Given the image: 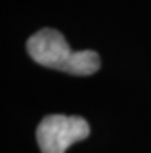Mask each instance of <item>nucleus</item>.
I'll list each match as a JSON object with an SVG mask.
<instances>
[{
    "label": "nucleus",
    "instance_id": "1",
    "mask_svg": "<svg viewBox=\"0 0 151 153\" xmlns=\"http://www.w3.org/2000/svg\"><path fill=\"white\" fill-rule=\"evenodd\" d=\"M26 50L37 64L69 74L88 76L100 68V57L96 51H73L66 39L56 30L43 28L32 34Z\"/></svg>",
    "mask_w": 151,
    "mask_h": 153
},
{
    "label": "nucleus",
    "instance_id": "2",
    "mask_svg": "<svg viewBox=\"0 0 151 153\" xmlns=\"http://www.w3.org/2000/svg\"><path fill=\"white\" fill-rule=\"evenodd\" d=\"M90 134V125L83 118L51 114L43 118L37 127V142L42 153H65L74 142Z\"/></svg>",
    "mask_w": 151,
    "mask_h": 153
}]
</instances>
